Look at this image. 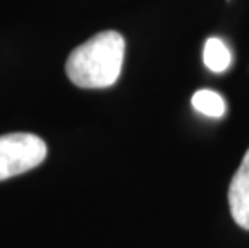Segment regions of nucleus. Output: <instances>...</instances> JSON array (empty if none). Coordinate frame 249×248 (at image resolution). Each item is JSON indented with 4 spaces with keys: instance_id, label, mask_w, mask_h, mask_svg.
Returning a JSON list of instances; mask_svg holds the SVG:
<instances>
[{
    "instance_id": "obj_1",
    "label": "nucleus",
    "mask_w": 249,
    "mask_h": 248,
    "mask_svg": "<svg viewBox=\"0 0 249 248\" xmlns=\"http://www.w3.org/2000/svg\"><path fill=\"white\" fill-rule=\"evenodd\" d=\"M125 52L124 38L103 31L76 47L66 60V75L82 89H105L118 81Z\"/></svg>"
},
{
    "instance_id": "obj_2",
    "label": "nucleus",
    "mask_w": 249,
    "mask_h": 248,
    "mask_svg": "<svg viewBox=\"0 0 249 248\" xmlns=\"http://www.w3.org/2000/svg\"><path fill=\"white\" fill-rule=\"evenodd\" d=\"M47 156L45 142L29 133L0 135V181L28 172Z\"/></svg>"
},
{
    "instance_id": "obj_3",
    "label": "nucleus",
    "mask_w": 249,
    "mask_h": 248,
    "mask_svg": "<svg viewBox=\"0 0 249 248\" xmlns=\"http://www.w3.org/2000/svg\"><path fill=\"white\" fill-rule=\"evenodd\" d=\"M229 205L233 221L249 230V150L230 182Z\"/></svg>"
},
{
    "instance_id": "obj_4",
    "label": "nucleus",
    "mask_w": 249,
    "mask_h": 248,
    "mask_svg": "<svg viewBox=\"0 0 249 248\" xmlns=\"http://www.w3.org/2000/svg\"><path fill=\"white\" fill-rule=\"evenodd\" d=\"M203 60L213 73H224L231 63V52L222 39L209 38L204 44Z\"/></svg>"
},
{
    "instance_id": "obj_5",
    "label": "nucleus",
    "mask_w": 249,
    "mask_h": 248,
    "mask_svg": "<svg viewBox=\"0 0 249 248\" xmlns=\"http://www.w3.org/2000/svg\"><path fill=\"white\" fill-rule=\"evenodd\" d=\"M192 105L196 112L209 118H222L227 112L225 98L219 92L211 89H201L196 91L192 97Z\"/></svg>"
}]
</instances>
